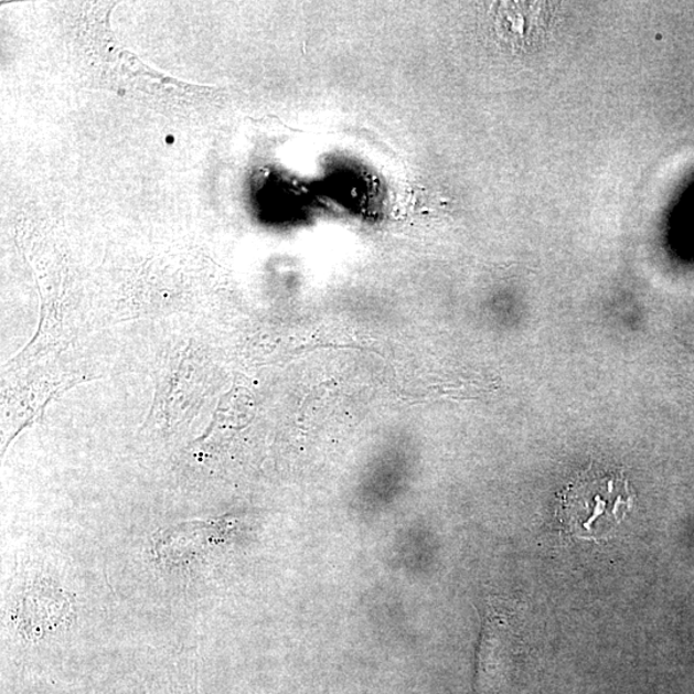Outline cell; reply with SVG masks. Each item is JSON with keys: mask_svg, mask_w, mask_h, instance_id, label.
I'll list each match as a JSON object with an SVG mask.
<instances>
[{"mask_svg": "<svg viewBox=\"0 0 694 694\" xmlns=\"http://www.w3.org/2000/svg\"><path fill=\"white\" fill-rule=\"evenodd\" d=\"M634 501L626 473L589 468L560 493L557 516L578 540L605 541L626 521Z\"/></svg>", "mask_w": 694, "mask_h": 694, "instance_id": "obj_1", "label": "cell"}]
</instances>
